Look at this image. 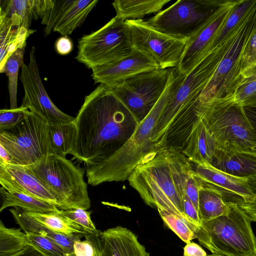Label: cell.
<instances>
[{
    "instance_id": "1",
    "label": "cell",
    "mask_w": 256,
    "mask_h": 256,
    "mask_svg": "<svg viewBox=\"0 0 256 256\" xmlns=\"http://www.w3.org/2000/svg\"><path fill=\"white\" fill-rule=\"evenodd\" d=\"M74 122L76 134L70 154L86 168L116 153L139 124L111 88L102 84L85 97Z\"/></svg>"
},
{
    "instance_id": "2",
    "label": "cell",
    "mask_w": 256,
    "mask_h": 256,
    "mask_svg": "<svg viewBox=\"0 0 256 256\" xmlns=\"http://www.w3.org/2000/svg\"><path fill=\"white\" fill-rule=\"evenodd\" d=\"M186 76L176 68H171L169 82L164 92L126 143L107 160L86 168L88 184L96 186L106 182L128 180L142 158L154 149L152 142L154 127L165 106L177 92Z\"/></svg>"
},
{
    "instance_id": "3",
    "label": "cell",
    "mask_w": 256,
    "mask_h": 256,
    "mask_svg": "<svg viewBox=\"0 0 256 256\" xmlns=\"http://www.w3.org/2000/svg\"><path fill=\"white\" fill-rule=\"evenodd\" d=\"M256 28V0L242 16L228 48L211 78L191 100L202 108L233 104L241 84L242 58L248 40Z\"/></svg>"
},
{
    "instance_id": "4",
    "label": "cell",
    "mask_w": 256,
    "mask_h": 256,
    "mask_svg": "<svg viewBox=\"0 0 256 256\" xmlns=\"http://www.w3.org/2000/svg\"><path fill=\"white\" fill-rule=\"evenodd\" d=\"M128 180L146 205L163 208L190 223L184 213L182 200L175 185L170 148L160 147L148 152Z\"/></svg>"
},
{
    "instance_id": "5",
    "label": "cell",
    "mask_w": 256,
    "mask_h": 256,
    "mask_svg": "<svg viewBox=\"0 0 256 256\" xmlns=\"http://www.w3.org/2000/svg\"><path fill=\"white\" fill-rule=\"evenodd\" d=\"M24 167L54 197L59 209L90 208L85 170L66 156L50 154Z\"/></svg>"
},
{
    "instance_id": "6",
    "label": "cell",
    "mask_w": 256,
    "mask_h": 256,
    "mask_svg": "<svg viewBox=\"0 0 256 256\" xmlns=\"http://www.w3.org/2000/svg\"><path fill=\"white\" fill-rule=\"evenodd\" d=\"M250 223L238 205L230 204L226 214L202 222L196 238L212 254L224 256L256 254V237Z\"/></svg>"
},
{
    "instance_id": "7",
    "label": "cell",
    "mask_w": 256,
    "mask_h": 256,
    "mask_svg": "<svg viewBox=\"0 0 256 256\" xmlns=\"http://www.w3.org/2000/svg\"><path fill=\"white\" fill-rule=\"evenodd\" d=\"M201 118L212 135L217 152L256 154V132L242 106H208Z\"/></svg>"
},
{
    "instance_id": "8",
    "label": "cell",
    "mask_w": 256,
    "mask_h": 256,
    "mask_svg": "<svg viewBox=\"0 0 256 256\" xmlns=\"http://www.w3.org/2000/svg\"><path fill=\"white\" fill-rule=\"evenodd\" d=\"M76 60L92 70L120 60L134 50L129 28L116 16L78 41Z\"/></svg>"
},
{
    "instance_id": "9",
    "label": "cell",
    "mask_w": 256,
    "mask_h": 256,
    "mask_svg": "<svg viewBox=\"0 0 256 256\" xmlns=\"http://www.w3.org/2000/svg\"><path fill=\"white\" fill-rule=\"evenodd\" d=\"M230 44L225 42L200 60L187 74L176 94L163 110L154 130V148L162 146L166 131L178 112L199 94L215 72Z\"/></svg>"
},
{
    "instance_id": "10",
    "label": "cell",
    "mask_w": 256,
    "mask_h": 256,
    "mask_svg": "<svg viewBox=\"0 0 256 256\" xmlns=\"http://www.w3.org/2000/svg\"><path fill=\"white\" fill-rule=\"evenodd\" d=\"M0 144L12 157L10 164L26 166L50 154L48 124L28 110L13 128L0 130Z\"/></svg>"
},
{
    "instance_id": "11",
    "label": "cell",
    "mask_w": 256,
    "mask_h": 256,
    "mask_svg": "<svg viewBox=\"0 0 256 256\" xmlns=\"http://www.w3.org/2000/svg\"><path fill=\"white\" fill-rule=\"evenodd\" d=\"M226 0H179L146 20L156 30L188 40L215 13Z\"/></svg>"
},
{
    "instance_id": "12",
    "label": "cell",
    "mask_w": 256,
    "mask_h": 256,
    "mask_svg": "<svg viewBox=\"0 0 256 256\" xmlns=\"http://www.w3.org/2000/svg\"><path fill=\"white\" fill-rule=\"evenodd\" d=\"M170 70L171 68H158L145 72L110 88L140 123L149 114L164 92Z\"/></svg>"
},
{
    "instance_id": "13",
    "label": "cell",
    "mask_w": 256,
    "mask_h": 256,
    "mask_svg": "<svg viewBox=\"0 0 256 256\" xmlns=\"http://www.w3.org/2000/svg\"><path fill=\"white\" fill-rule=\"evenodd\" d=\"M130 33L133 48L154 61L161 69L177 68L187 40H180L162 33L144 20H126Z\"/></svg>"
},
{
    "instance_id": "14",
    "label": "cell",
    "mask_w": 256,
    "mask_h": 256,
    "mask_svg": "<svg viewBox=\"0 0 256 256\" xmlns=\"http://www.w3.org/2000/svg\"><path fill=\"white\" fill-rule=\"evenodd\" d=\"M98 0H35L37 15L45 26L44 36L58 32L70 35L84 23Z\"/></svg>"
},
{
    "instance_id": "15",
    "label": "cell",
    "mask_w": 256,
    "mask_h": 256,
    "mask_svg": "<svg viewBox=\"0 0 256 256\" xmlns=\"http://www.w3.org/2000/svg\"><path fill=\"white\" fill-rule=\"evenodd\" d=\"M36 48L29 54V62L21 66L20 80L24 90L22 106L48 124L73 122L75 118L61 111L52 102L42 84L37 64Z\"/></svg>"
},
{
    "instance_id": "16",
    "label": "cell",
    "mask_w": 256,
    "mask_h": 256,
    "mask_svg": "<svg viewBox=\"0 0 256 256\" xmlns=\"http://www.w3.org/2000/svg\"><path fill=\"white\" fill-rule=\"evenodd\" d=\"M191 163L201 187L218 192L227 204L238 205L254 199L256 194L251 188L248 179L222 172L207 162Z\"/></svg>"
},
{
    "instance_id": "17",
    "label": "cell",
    "mask_w": 256,
    "mask_h": 256,
    "mask_svg": "<svg viewBox=\"0 0 256 256\" xmlns=\"http://www.w3.org/2000/svg\"><path fill=\"white\" fill-rule=\"evenodd\" d=\"M242 0H226L222 6L192 36L187 40L180 62L177 68L187 74L202 60L204 52L219 28Z\"/></svg>"
},
{
    "instance_id": "18",
    "label": "cell",
    "mask_w": 256,
    "mask_h": 256,
    "mask_svg": "<svg viewBox=\"0 0 256 256\" xmlns=\"http://www.w3.org/2000/svg\"><path fill=\"white\" fill-rule=\"evenodd\" d=\"M158 68L154 61L134 49L128 56L92 70V77L95 83L113 88L138 74Z\"/></svg>"
},
{
    "instance_id": "19",
    "label": "cell",
    "mask_w": 256,
    "mask_h": 256,
    "mask_svg": "<svg viewBox=\"0 0 256 256\" xmlns=\"http://www.w3.org/2000/svg\"><path fill=\"white\" fill-rule=\"evenodd\" d=\"M0 184L8 191L26 194L58 208L54 197L24 166L0 161Z\"/></svg>"
},
{
    "instance_id": "20",
    "label": "cell",
    "mask_w": 256,
    "mask_h": 256,
    "mask_svg": "<svg viewBox=\"0 0 256 256\" xmlns=\"http://www.w3.org/2000/svg\"><path fill=\"white\" fill-rule=\"evenodd\" d=\"M106 256H150L132 231L121 226L99 232Z\"/></svg>"
},
{
    "instance_id": "21",
    "label": "cell",
    "mask_w": 256,
    "mask_h": 256,
    "mask_svg": "<svg viewBox=\"0 0 256 256\" xmlns=\"http://www.w3.org/2000/svg\"><path fill=\"white\" fill-rule=\"evenodd\" d=\"M192 163L214 162L217 152L215 141L206 124L200 118L194 126L181 151Z\"/></svg>"
},
{
    "instance_id": "22",
    "label": "cell",
    "mask_w": 256,
    "mask_h": 256,
    "mask_svg": "<svg viewBox=\"0 0 256 256\" xmlns=\"http://www.w3.org/2000/svg\"><path fill=\"white\" fill-rule=\"evenodd\" d=\"M10 212L24 232H33L46 238L60 246L68 256H76L74 251V242L81 237H70L56 232L36 220L20 208H14L10 209Z\"/></svg>"
},
{
    "instance_id": "23",
    "label": "cell",
    "mask_w": 256,
    "mask_h": 256,
    "mask_svg": "<svg viewBox=\"0 0 256 256\" xmlns=\"http://www.w3.org/2000/svg\"><path fill=\"white\" fill-rule=\"evenodd\" d=\"M222 172L239 178L256 179V154L217 152L212 164Z\"/></svg>"
},
{
    "instance_id": "24",
    "label": "cell",
    "mask_w": 256,
    "mask_h": 256,
    "mask_svg": "<svg viewBox=\"0 0 256 256\" xmlns=\"http://www.w3.org/2000/svg\"><path fill=\"white\" fill-rule=\"evenodd\" d=\"M35 30L14 26L6 18L0 16V69L18 48L26 44L27 38Z\"/></svg>"
},
{
    "instance_id": "25",
    "label": "cell",
    "mask_w": 256,
    "mask_h": 256,
    "mask_svg": "<svg viewBox=\"0 0 256 256\" xmlns=\"http://www.w3.org/2000/svg\"><path fill=\"white\" fill-rule=\"evenodd\" d=\"M170 0H116L112 3L116 16L123 20H142L146 16L158 13Z\"/></svg>"
},
{
    "instance_id": "26",
    "label": "cell",
    "mask_w": 256,
    "mask_h": 256,
    "mask_svg": "<svg viewBox=\"0 0 256 256\" xmlns=\"http://www.w3.org/2000/svg\"><path fill=\"white\" fill-rule=\"evenodd\" d=\"M2 205L0 212L8 207L18 208L26 212L49 213L58 212L60 209L50 202L28 195L8 191L0 186Z\"/></svg>"
},
{
    "instance_id": "27",
    "label": "cell",
    "mask_w": 256,
    "mask_h": 256,
    "mask_svg": "<svg viewBox=\"0 0 256 256\" xmlns=\"http://www.w3.org/2000/svg\"><path fill=\"white\" fill-rule=\"evenodd\" d=\"M74 121L48 124V134L50 154L66 156L71 154L76 138Z\"/></svg>"
},
{
    "instance_id": "28",
    "label": "cell",
    "mask_w": 256,
    "mask_h": 256,
    "mask_svg": "<svg viewBox=\"0 0 256 256\" xmlns=\"http://www.w3.org/2000/svg\"><path fill=\"white\" fill-rule=\"evenodd\" d=\"M0 9V16L14 26L28 28L32 20L38 18L34 0H1Z\"/></svg>"
},
{
    "instance_id": "29",
    "label": "cell",
    "mask_w": 256,
    "mask_h": 256,
    "mask_svg": "<svg viewBox=\"0 0 256 256\" xmlns=\"http://www.w3.org/2000/svg\"><path fill=\"white\" fill-rule=\"evenodd\" d=\"M26 212L36 220L56 232L70 237L82 238L91 234L75 222L62 214L60 211L49 213Z\"/></svg>"
},
{
    "instance_id": "30",
    "label": "cell",
    "mask_w": 256,
    "mask_h": 256,
    "mask_svg": "<svg viewBox=\"0 0 256 256\" xmlns=\"http://www.w3.org/2000/svg\"><path fill=\"white\" fill-rule=\"evenodd\" d=\"M21 230L8 228L0 221V256H20L35 250Z\"/></svg>"
},
{
    "instance_id": "31",
    "label": "cell",
    "mask_w": 256,
    "mask_h": 256,
    "mask_svg": "<svg viewBox=\"0 0 256 256\" xmlns=\"http://www.w3.org/2000/svg\"><path fill=\"white\" fill-rule=\"evenodd\" d=\"M230 204L224 201L222 196L218 192L200 187L198 194V212L202 222L226 214L230 210Z\"/></svg>"
},
{
    "instance_id": "32",
    "label": "cell",
    "mask_w": 256,
    "mask_h": 256,
    "mask_svg": "<svg viewBox=\"0 0 256 256\" xmlns=\"http://www.w3.org/2000/svg\"><path fill=\"white\" fill-rule=\"evenodd\" d=\"M26 44L19 47L8 58L4 65L0 69L1 73H5L8 79V90L10 94V108L17 106V88L18 71L24 62Z\"/></svg>"
},
{
    "instance_id": "33",
    "label": "cell",
    "mask_w": 256,
    "mask_h": 256,
    "mask_svg": "<svg viewBox=\"0 0 256 256\" xmlns=\"http://www.w3.org/2000/svg\"><path fill=\"white\" fill-rule=\"evenodd\" d=\"M158 214L166 226L174 232L186 243L196 238V234L200 228L191 224L180 216L160 208Z\"/></svg>"
},
{
    "instance_id": "34",
    "label": "cell",
    "mask_w": 256,
    "mask_h": 256,
    "mask_svg": "<svg viewBox=\"0 0 256 256\" xmlns=\"http://www.w3.org/2000/svg\"><path fill=\"white\" fill-rule=\"evenodd\" d=\"M235 104L256 106V72L243 78L234 98Z\"/></svg>"
},
{
    "instance_id": "35",
    "label": "cell",
    "mask_w": 256,
    "mask_h": 256,
    "mask_svg": "<svg viewBox=\"0 0 256 256\" xmlns=\"http://www.w3.org/2000/svg\"><path fill=\"white\" fill-rule=\"evenodd\" d=\"M34 248L45 256H68L58 244L44 236L33 232H26Z\"/></svg>"
},
{
    "instance_id": "36",
    "label": "cell",
    "mask_w": 256,
    "mask_h": 256,
    "mask_svg": "<svg viewBox=\"0 0 256 256\" xmlns=\"http://www.w3.org/2000/svg\"><path fill=\"white\" fill-rule=\"evenodd\" d=\"M256 72V28L244 48L241 66L243 78Z\"/></svg>"
},
{
    "instance_id": "37",
    "label": "cell",
    "mask_w": 256,
    "mask_h": 256,
    "mask_svg": "<svg viewBox=\"0 0 256 256\" xmlns=\"http://www.w3.org/2000/svg\"><path fill=\"white\" fill-rule=\"evenodd\" d=\"M60 213L75 222L90 234H96L100 231L96 229L91 219V212L78 208L60 210Z\"/></svg>"
},
{
    "instance_id": "38",
    "label": "cell",
    "mask_w": 256,
    "mask_h": 256,
    "mask_svg": "<svg viewBox=\"0 0 256 256\" xmlns=\"http://www.w3.org/2000/svg\"><path fill=\"white\" fill-rule=\"evenodd\" d=\"M28 109L22 106L16 108L0 110V130L11 129L22 122L25 118Z\"/></svg>"
},
{
    "instance_id": "39",
    "label": "cell",
    "mask_w": 256,
    "mask_h": 256,
    "mask_svg": "<svg viewBox=\"0 0 256 256\" xmlns=\"http://www.w3.org/2000/svg\"><path fill=\"white\" fill-rule=\"evenodd\" d=\"M182 202L184 213L188 220L193 225L200 228L202 222L198 210L186 194L182 198Z\"/></svg>"
},
{
    "instance_id": "40",
    "label": "cell",
    "mask_w": 256,
    "mask_h": 256,
    "mask_svg": "<svg viewBox=\"0 0 256 256\" xmlns=\"http://www.w3.org/2000/svg\"><path fill=\"white\" fill-rule=\"evenodd\" d=\"M88 236L84 237L85 240H81L80 238L74 240V251L76 256H96L94 246Z\"/></svg>"
},
{
    "instance_id": "41",
    "label": "cell",
    "mask_w": 256,
    "mask_h": 256,
    "mask_svg": "<svg viewBox=\"0 0 256 256\" xmlns=\"http://www.w3.org/2000/svg\"><path fill=\"white\" fill-rule=\"evenodd\" d=\"M56 52L60 55H66L72 50L73 44L68 36H62L58 38L55 44Z\"/></svg>"
},
{
    "instance_id": "42",
    "label": "cell",
    "mask_w": 256,
    "mask_h": 256,
    "mask_svg": "<svg viewBox=\"0 0 256 256\" xmlns=\"http://www.w3.org/2000/svg\"><path fill=\"white\" fill-rule=\"evenodd\" d=\"M184 256H207V254L198 244L190 242L184 248Z\"/></svg>"
},
{
    "instance_id": "43",
    "label": "cell",
    "mask_w": 256,
    "mask_h": 256,
    "mask_svg": "<svg viewBox=\"0 0 256 256\" xmlns=\"http://www.w3.org/2000/svg\"><path fill=\"white\" fill-rule=\"evenodd\" d=\"M255 193L256 194V192ZM238 206L251 222H256V196L252 202H244L238 204Z\"/></svg>"
},
{
    "instance_id": "44",
    "label": "cell",
    "mask_w": 256,
    "mask_h": 256,
    "mask_svg": "<svg viewBox=\"0 0 256 256\" xmlns=\"http://www.w3.org/2000/svg\"><path fill=\"white\" fill-rule=\"evenodd\" d=\"M242 107L246 116L256 132V106Z\"/></svg>"
},
{
    "instance_id": "45",
    "label": "cell",
    "mask_w": 256,
    "mask_h": 256,
    "mask_svg": "<svg viewBox=\"0 0 256 256\" xmlns=\"http://www.w3.org/2000/svg\"><path fill=\"white\" fill-rule=\"evenodd\" d=\"M12 157L8 152L0 144V161L10 163Z\"/></svg>"
},
{
    "instance_id": "46",
    "label": "cell",
    "mask_w": 256,
    "mask_h": 256,
    "mask_svg": "<svg viewBox=\"0 0 256 256\" xmlns=\"http://www.w3.org/2000/svg\"><path fill=\"white\" fill-rule=\"evenodd\" d=\"M20 256H45L38 251L34 250L28 251Z\"/></svg>"
},
{
    "instance_id": "47",
    "label": "cell",
    "mask_w": 256,
    "mask_h": 256,
    "mask_svg": "<svg viewBox=\"0 0 256 256\" xmlns=\"http://www.w3.org/2000/svg\"><path fill=\"white\" fill-rule=\"evenodd\" d=\"M248 182L252 190L256 192V179H249Z\"/></svg>"
},
{
    "instance_id": "48",
    "label": "cell",
    "mask_w": 256,
    "mask_h": 256,
    "mask_svg": "<svg viewBox=\"0 0 256 256\" xmlns=\"http://www.w3.org/2000/svg\"><path fill=\"white\" fill-rule=\"evenodd\" d=\"M96 256H106L104 252L100 249H97L96 250Z\"/></svg>"
},
{
    "instance_id": "49",
    "label": "cell",
    "mask_w": 256,
    "mask_h": 256,
    "mask_svg": "<svg viewBox=\"0 0 256 256\" xmlns=\"http://www.w3.org/2000/svg\"><path fill=\"white\" fill-rule=\"evenodd\" d=\"M207 256H224L222 254H208Z\"/></svg>"
},
{
    "instance_id": "50",
    "label": "cell",
    "mask_w": 256,
    "mask_h": 256,
    "mask_svg": "<svg viewBox=\"0 0 256 256\" xmlns=\"http://www.w3.org/2000/svg\"><path fill=\"white\" fill-rule=\"evenodd\" d=\"M246 256H256V254H250V255H248Z\"/></svg>"
}]
</instances>
